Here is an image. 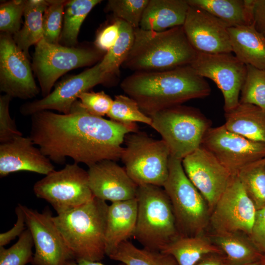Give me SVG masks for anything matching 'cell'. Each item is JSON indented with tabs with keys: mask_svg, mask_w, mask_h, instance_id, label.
I'll return each instance as SVG.
<instances>
[{
	"mask_svg": "<svg viewBox=\"0 0 265 265\" xmlns=\"http://www.w3.org/2000/svg\"><path fill=\"white\" fill-rule=\"evenodd\" d=\"M29 137L51 161L70 157L89 166L103 160L121 159L126 136L137 132L135 123L124 124L87 112L77 100L68 114L49 110L31 116Z\"/></svg>",
	"mask_w": 265,
	"mask_h": 265,
	"instance_id": "1",
	"label": "cell"
},
{
	"mask_svg": "<svg viewBox=\"0 0 265 265\" xmlns=\"http://www.w3.org/2000/svg\"><path fill=\"white\" fill-rule=\"evenodd\" d=\"M122 90L149 116L194 99L204 98L211 89L190 65L157 72H135L123 80Z\"/></svg>",
	"mask_w": 265,
	"mask_h": 265,
	"instance_id": "2",
	"label": "cell"
},
{
	"mask_svg": "<svg viewBox=\"0 0 265 265\" xmlns=\"http://www.w3.org/2000/svg\"><path fill=\"white\" fill-rule=\"evenodd\" d=\"M197 52L183 26L162 31L134 29L132 47L123 67L138 72H157L190 65Z\"/></svg>",
	"mask_w": 265,
	"mask_h": 265,
	"instance_id": "3",
	"label": "cell"
},
{
	"mask_svg": "<svg viewBox=\"0 0 265 265\" xmlns=\"http://www.w3.org/2000/svg\"><path fill=\"white\" fill-rule=\"evenodd\" d=\"M108 206L105 201L94 197L77 208L53 216L74 260L99 262L106 255Z\"/></svg>",
	"mask_w": 265,
	"mask_h": 265,
	"instance_id": "4",
	"label": "cell"
},
{
	"mask_svg": "<svg viewBox=\"0 0 265 265\" xmlns=\"http://www.w3.org/2000/svg\"><path fill=\"white\" fill-rule=\"evenodd\" d=\"M137 216L133 235L143 248L162 251L181 236L169 198L163 187L138 186Z\"/></svg>",
	"mask_w": 265,
	"mask_h": 265,
	"instance_id": "5",
	"label": "cell"
},
{
	"mask_svg": "<svg viewBox=\"0 0 265 265\" xmlns=\"http://www.w3.org/2000/svg\"><path fill=\"white\" fill-rule=\"evenodd\" d=\"M163 188L170 201L181 236L206 233L211 211L204 197L186 176L182 160L170 156L168 176Z\"/></svg>",
	"mask_w": 265,
	"mask_h": 265,
	"instance_id": "6",
	"label": "cell"
},
{
	"mask_svg": "<svg viewBox=\"0 0 265 265\" xmlns=\"http://www.w3.org/2000/svg\"><path fill=\"white\" fill-rule=\"evenodd\" d=\"M151 127L161 136L170 156L182 160L199 148L211 122L198 109L182 105L149 115Z\"/></svg>",
	"mask_w": 265,
	"mask_h": 265,
	"instance_id": "7",
	"label": "cell"
},
{
	"mask_svg": "<svg viewBox=\"0 0 265 265\" xmlns=\"http://www.w3.org/2000/svg\"><path fill=\"white\" fill-rule=\"evenodd\" d=\"M124 142L121 159L131 178L137 186L163 187L168 176L170 157L165 142L138 132L128 134Z\"/></svg>",
	"mask_w": 265,
	"mask_h": 265,
	"instance_id": "8",
	"label": "cell"
},
{
	"mask_svg": "<svg viewBox=\"0 0 265 265\" xmlns=\"http://www.w3.org/2000/svg\"><path fill=\"white\" fill-rule=\"evenodd\" d=\"M105 53L95 47L76 48L52 44L43 38L36 44L32 69L39 82L43 97L51 93L57 80L67 72L89 66L102 60Z\"/></svg>",
	"mask_w": 265,
	"mask_h": 265,
	"instance_id": "9",
	"label": "cell"
},
{
	"mask_svg": "<svg viewBox=\"0 0 265 265\" xmlns=\"http://www.w3.org/2000/svg\"><path fill=\"white\" fill-rule=\"evenodd\" d=\"M36 196L48 202L57 214L77 208L92 199L87 171L78 163L67 164L38 181L33 186Z\"/></svg>",
	"mask_w": 265,
	"mask_h": 265,
	"instance_id": "10",
	"label": "cell"
},
{
	"mask_svg": "<svg viewBox=\"0 0 265 265\" xmlns=\"http://www.w3.org/2000/svg\"><path fill=\"white\" fill-rule=\"evenodd\" d=\"M201 146L233 175L265 158V143L253 141L228 130L224 125L211 128Z\"/></svg>",
	"mask_w": 265,
	"mask_h": 265,
	"instance_id": "11",
	"label": "cell"
},
{
	"mask_svg": "<svg viewBox=\"0 0 265 265\" xmlns=\"http://www.w3.org/2000/svg\"><path fill=\"white\" fill-rule=\"evenodd\" d=\"M257 209L236 175H233L210 214L208 228L216 233L249 235Z\"/></svg>",
	"mask_w": 265,
	"mask_h": 265,
	"instance_id": "12",
	"label": "cell"
},
{
	"mask_svg": "<svg viewBox=\"0 0 265 265\" xmlns=\"http://www.w3.org/2000/svg\"><path fill=\"white\" fill-rule=\"evenodd\" d=\"M190 66L199 76L212 80L220 90L224 98L225 112L231 110L239 104L247 67L232 53H198Z\"/></svg>",
	"mask_w": 265,
	"mask_h": 265,
	"instance_id": "13",
	"label": "cell"
},
{
	"mask_svg": "<svg viewBox=\"0 0 265 265\" xmlns=\"http://www.w3.org/2000/svg\"><path fill=\"white\" fill-rule=\"evenodd\" d=\"M28 58L11 35L0 36V90L11 98L31 99L40 91L33 77Z\"/></svg>",
	"mask_w": 265,
	"mask_h": 265,
	"instance_id": "14",
	"label": "cell"
},
{
	"mask_svg": "<svg viewBox=\"0 0 265 265\" xmlns=\"http://www.w3.org/2000/svg\"><path fill=\"white\" fill-rule=\"evenodd\" d=\"M33 240V265H65L73 258L56 227L50 210L42 212L21 205ZM74 260V259H73Z\"/></svg>",
	"mask_w": 265,
	"mask_h": 265,
	"instance_id": "15",
	"label": "cell"
},
{
	"mask_svg": "<svg viewBox=\"0 0 265 265\" xmlns=\"http://www.w3.org/2000/svg\"><path fill=\"white\" fill-rule=\"evenodd\" d=\"M110 76L102 69L100 62L79 74L68 77L57 83L54 90L42 99L25 104L20 108L24 115L54 110L63 114L70 112L79 95L94 86L107 82Z\"/></svg>",
	"mask_w": 265,
	"mask_h": 265,
	"instance_id": "16",
	"label": "cell"
},
{
	"mask_svg": "<svg viewBox=\"0 0 265 265\" xmlns=\"http://www.w3.org/2000/svg\"><path fill=\"white\" fill-rule=\"evenodd\" d=\"M182 163L186 176L204 197L211 212L233 175L202 146L184 158Z\"/></svg>",
	"mask_w": 265,
	"mask_h": 265,
	"instance_id": "17",
	"label": "cell"
},
{
	"mask_svg": "<svg viewBox=\"0 0 265 265\" xmlns=\"http://www.w3.org/2000/svg\"><path fill=\"white\" fill-rule=\"evenodd\" d=\"M183 27L188 40L197 53H232L229 26L206 10L189 5Z\"/></svg>",
	"mask_w": 265,
	"mask_h": 265,
	"instance_id": "18",
	"label": "cell"
},
{
	"mask_svg": "<svg viewBox=\"0 0 265 265\" xmlns=\"http://www.w3.org/2000/svg\"><path fill=\"white\" fill-rule=\"evenodd\" d=\"M89 187L93 196L112 202L136 198L138 186L123 168L112 160H103L89 166Z\"/></svg>",
	"mask_w": 265,
	"mask_h": 265,
	"instance_id": "19",
	"label": "cell"
},
{
	"mask_svg": "<svg viewBox=\"0 0 265 265\" xmlns=\"http://www.w3.org/2000/svg\"><path fill=\"white\" fill-rule=\"evenodd\" d=\"M28 137H16L0 144V177L26 171L47 175L54 171L51 160Z\"/></svg>",
	"mask_w": 265,
	"mask_h": 265,
	"instance_id": "20",
	"label": "cell"
},
{
	"mask_svg": "<svg viewBox=\"0 0 265 265\" xmlns=\"http://www.w3.org/2000/svg\"><path fill=\"white\" fill-rule=\"evenodd\" d=\"M137 216L136 198L112 202L108 206L106 232V254L109 256L123 242L133 237Z\"/></svg>",
	"mask_w": 265,
	"mask_h": 265,
	"instance_id": "21",
	"label": "cell"
},
{
	"mask_svg": "<svg viewBox=\"0 0 265 265\" xmlns=\"http://www.w3.org/2000/svg\"><path fill=\"white\" fill-rule=\"evenodd\" d=\"M189 7L187 0H149L139 28L162 31L183 26Z\"/></svg>",
	"mask_w": 265,
	"mask_h": 265,
	"instance_id": "22",
	"label": "cell"
},
{
	"mask_svg": "<svg viewBox=\"0 0 265 265\" xmlns=\"http://www.w3.org/2000/svg\"><path fill=\"white\" fill-rule=\"evenodd\" d=\"M232 53L245 65L265 69V37L253 24L228 28Z\"/></svg>",
	"mask_w": 265,
	"mask_h": 265,
	"instance_id": "23",
	"label": "cell"
},
{
	"mask_svg": "<svg viewBox=\"0 0 265 265\" xmlns=\"http://www.w3.org/2000/svg\"><path fill=\"white\" fill-rule=\"evenodd\" d=\"M224 126L250 140L265 143V111L250 104L239 103L225 112Z\"/></svg>",
	"mask_w": 265,
	"mask_h": 265,
	"instance_id": "24",
	"label": "cell"
},
{
	"mask_svg": "<svg viewBox=\"0 0 265 265\" xmlns=\"http://www.w3.org/2000/svg\"><path fill=\"white\" fill-rule=\"evenodd\" d=\"M207 234L222 251L229 265H242L261 260L265 256L245 234L210 232Z\"/></svg>",
	"mask_w": 265,
	"mask_h": 265,
	"instance_id": "25",
	"label": "cell"
},
{
	"mask_svg": "<svg viewBox=\"0 0 265 265\" xmlns=\"http://www.w3.org/2000/svg\"><path fill=\"white\" fill-rule=\"evenodd\" d=\"M190 5L203 9L229 26L253 24L252 0H187Z\"/></svg>",
	"mask_w": 265,
	"mask_h": 265,
	"instance_id": "26",
	"label": "cell"
},
{
	"mask_svg": "<svg viewBox=\"0 0 265 265\" xmlns=\"http://www.w3.org/2000/svg\"><path fill=\"white\" fill-rule=\"evenodd\" d=\"M161 252L173 256L178 265H195L208 254L222 253L207 233L195 236H180Z\"/></svg>",
	"mask_w": 265,
	"mask_h": 265,
	"instance_id": "27",
	"label": "cell"
},
{
	"mask_svg": "<svg viewBox=\"0 0 265 265\" xmlns=\"http://www.w3.org/2000/svg\"><path fill=\"white\" fill-rule=\"evenodd\" d=\"M48 5L47 0H26L24 26L13 35L16 45L28 58L29 48L43 38V17Z\"/></svg>",
	"mask_w": 265,
	"mask_h": 265,
	"instance_id": "28",
	"label": "cell"
},
{
	"mask_svg": "<svg viewBox=\"0 0 265 265\" xmlns=\"http://www.w3.org/2000/svg\"><path fill=\"white\" fill-rule=\"evenodd\" d=\"M108 257L126 265H178L171 255L159 251L139 248L128 240L121 243Z\"/></svg>",
	"mask_w": 265,
	"mask_h": 265,
	"instance_id": "29",
	"label": "cell"
},
{
	"mask_svg": "<svg viewBox=\"0 0 265 265\" xmlns=\"http://www.w3.org/2000/svg\"><path fill=\"white\" fill-rule=\"evenodd\" d=\"M100 0H67L64 7V21L59 42L67 47H74L80 26L90 11Z\"/></svg>",
	"mask_w": 265,
	"mask_h": 265,
	"instance_id": "30",
	"label": "cell"
},
{
	"mask_svg": "<svg viewBox=\"0 0 265 265\" xmlns=\"http://www.w3.org/2000/svg\"><path fill=\"white\" fill-rule=\"evenodd\" d=\"M134 29L121 20V32L118 39L99 62L102 70L109 76L119 73L120 66H122L130 53L134 42Z\"/></svg>",
	"mask_w": 265,
	"mask_h": 265,
	"instance_id": "31",
	"label": "cell"
},
{
	"mask_svg": "<svg viewBox=\"0 0 265 265\" xmlns=\"http://www.w3.org/2000/svg\"><path fill=\"white\" fill-rule=\"evenodd\" d=\"M236 176L256 209L265 208L264 159L245 167Z\"/></svg>",
	"mask_w": 265,
	"mask_h": 265,
	"instance_id": "32",
	"label": "cell"
},
{
	"mask_svg": "<svg viewBox=\"0 0 265 265\" xmlns=\"http://www.w3.org/2000/svg\"><path fill=\"white\" fill-rule=\"evenodd\" d=\"M107 116L112 121L124 124L139 122L151 126L150 117L142 111L132 98L123 95H116Z\"/></svg>",
	"mask_w": 265,
	"mask_h": 265,
	"instance_id": "33",
	"label": "cell"
},
{
	"mask_svg": "<svg viewBox=\"0 0 265 265\" xmlns=\"http://www.w3.org/2000/svg\"><path fill=\"white\" fill-rule=\"evenodd\" d=\"M247 73L239 103L255 105L265 111V69L246 65Z\"/></svg>",
	"mask_w": 265,
	"mask_h": 265,
	"instance_id": "34",
	"label": "cell"
},
{
	"mask_svg": "<svg viewBox=\"0 0 265 265\" xmlns=\"http://www.w3.org/2000/svg\"><path fill=\"white\" fill-rule=\"evenodd\" d=\"M33 245L31 234L27 228L10 248L6 249L0 246V265H26L31 263Z\"/></svg>",
	"mask_w": 265,
	"mask_h": 265,
	"instance_id": "35",
	"label": "cell"
},
{
	"mask_svg": "<svg viewBox=\"0 0 265 265\" xmlns=\"http://www.w3.org/2000/svg\"><path fill=\"white\" fill-rule=\"evenodd\" d=\"M48 5L43 17V39L52 44H59L62 31L64 7L67 0H47Z\"/></svg>",
	"mask_w": 265,
	"mask_h": 265,
	"instance_id": "36",
	"label": "cell"
},
{
	"mask_svg": "<svg viewBox=\"0 0 265 265\" xmlns=\"http://www.w3.org/2000/svg\"><path fill=\"white\" fill-rule=\"evenodd\" d=\"M149 0H109L107 11L134 28L139 27L142 17Z\"/></svg>",
	"mask_w": 265,
	"mask_h": 265,
	"instance_id": "37",
	"label": "cell"
},
{
	"mask_svg": "<svg viewBox=\"0 0 265 265\" xmlns=\"http://www.w3.org/2000/svg\"><path fill=\"white\" fill-rule=\"evenodd\" d=\"M26 2L25 0H13L0 4V30L2 33L14 35L20 30Z\"/></svg>",
	"mask_w": 265,
	"mask_h": 265,
	"instance_id": "38",
	"label": "cell"
},
{
	"mask_svg": "<svg viewBox=\"0 0 265 265\" xmlns=\"http://www.w3.org/2000/svg\"><path fill=\"white\" fill-rule=\"evenodd\" d=\"M78 99L81 106L89 113L99 117L107 115L113 100L104 91H86L80 94Z\"/></svg>",
	"mask_w": 265,
	"mask_h": 265,
	"instance_id": "39",
	"label": "cell"
},
{
	"mask_svg": "<svg viewBox=\"0 0 265 265\" xmlns=\"http://www.w3.org/2000/svg\"><path fill=\"white\" fill-rule=\"evenodd\" d=\"M11 97L4 94L0 96V142L5 143L16 137L23 136L16 127L15 121L12 119L9 111Z\"/></svg>",
	"mask_w": 265,
	"mask_h": 265,
	"instance_id": "40",
	"label": "cell"
},
{
	"mask_svg": "<svg viewBox=\"0 0 265 265\" xmlns=\"http://www.w3.org/2000/svg\"><path fill=\"white\" fill-rule=\"evenodd\" d=\"M121 20L114 18L97 33L94 45L98 50L107 53L115 45L121 32Z\"/></svg>",
	"mask_w": 265,
	"mask_h": 265,
	"instance_id": "41",
	"label": "cell"
},
{
	"mask_svg": "<svg viewBox=\"0 0 265 265\" xmlns=\"http://www.w3.org/2000/svg\"><path fill=\"white\" fill-rule=\"evenodd\" d=\"M248 237L259 251L265 256V208L257 210Z\"/></svg>",
	"mask_w": 265,
	"mask_h": 265,
	"instance_id": "42",
	"label": "cell"
},
{
	"mask_svg": "<svg viewBox=\"0 0 265 265\" xmlns=\"http://www.w3.org/2000/svg\"><path fill=\"white\" fill-rule=\"evenodd\" d=\"M17 221L14 226L9 231L0 234V246H4L8 244L17 236H20L25 231L26 218L21 204H18L15 209Z\"/></svg>",
	"mask_w": 265,
	"mask_h": 265,
	"instance_id": "43",
	"label": "cell"
},
{
	"mask_svg": "<svg viewBox=\"0 0 265 265\" xmlns=\"http://www.w3.org/2000/svg\"><path fill=\"white\" fill-rule=\"evenodd\" d=\"M253 25L265 37V0H252Z\"/></svg>",
	"mask_w": 265,
	"mask_h": 265,
	"instance_id": "44",
	"label": "cell"
},
{
	"mask_svg": "<svg viewBox=\"0 0 265 265\" xmlns=\"http://www.w3.org/2000/svg\"><path fill=\"white\" fill-rule=\"evenodd\" d=\"M195 265H229L223 253H212L203 256Z\"/></svg>",
	"mask_w": 265,
	"mask_h": 265,
	"instance_id": "45",
	"label": "cell"
},
{
	"mask_svg": "<svg viewBox=\"0 0 265 265\" xmlns=\"http://www.w3.org/2000/svg\"><path fill=\"white\" fill-rule=\"evenodd\" d=\"M65 265H104L99 262H94L84 260H71L68 261ZM120 265H126L122 264Z\"/></svg>",
	"mask_w": 265,
	"mask_h": 265,
	"instance_id": "46",
	"label": "cell"
},
{
	"mask_svg": "<svg viewBox=\"0 0 265 265\" xmlns=\"http://www.w3.org/2000/svg\"><path fill=\"white\" fill-rule=\"evenodd\" d=\"M263 259V258L261 260H259V261L253 262L245 264H244V265H262Z\"/></svg>",
	"mask_w": 265,
	"mask_h": 265,
	"instance_id": "47",
	"label": "cell"
},
{
	"mask_svg": "<svg viewBox=\"0 0 265 265\" xmlns=\"http://www.w3.org/2000/svg\"><path fill=\"white\" fill-rule=\"evenodd\" d=\"M262 265H265V256L263 258Z\"/></svg>",
	"mask_w": 265,
	"mask_h": 265,
	"instance_id": "48",
	"label": "cell"
},
{
	"mask_svg": "<svg viewBox=\"0 0 265 265\" xmlns=\"http://www.w3.org/2000/svg\"><path fill=\"white\" fill-rule=\"evenodd\" d=\"M264 161H265V158H264Z\"/></svg>",
	"mask_w": 265,
	"mask_h": 265,
	"instance_id": "49",
	"label": "cell"
}]
</instances>
